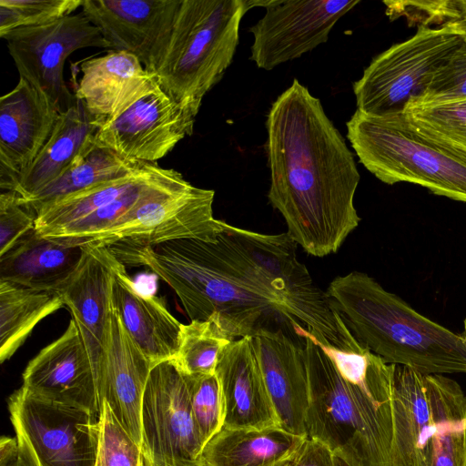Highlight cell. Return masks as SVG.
I'll return each instance as SVG.
<instances>
[{"label": "cell", "instance_id": "6da1fadb", "mask_svg": "<svg viewBox=\"0 0 466 466\" xmlns=\"http://www.w3.org/2000/svg\"><path fill=\"white\" fill-rule=\"evenodd\" d=\"M286 233L268 235L225 222L215 242L194 238L152 246L116 244L125 265L146 267L177 295L190 320H213L231 339L302 326L309 338L359 351L330 299L298 259Z\"/></svg>", "mask_w": 466, "mask_h": 466}, {"label": "cell", "instance_id": "7a4b0ae2", "mask_svg": "<svg viewBox=\"0 0 466 466\" xmlns=\"http://www.w3.org/2000/svg\"><path fill=\"white\" fill-rule=\"evenodd\" d=\"M266 128L268 198L287 234L311 256L336 253L360 221L354 206L360 176L344 137L296 78L272 103Z\"/></svg>", "mask_w": 466, "mask_h": 466}, {"label": "cell", "instance_id": "3957f363", "mask_svg": "<svg viewBox=\"0 0 466 466\" xmlns=\"http://www.w3.org/2000/svg\"><path fill=\"white\" fill-rule=\"evenodd\" d=\"M304 339L309 383L306 431L350 466H389L396 364L367 348L342 350Z\"/></svg>", "mask_w": 466, "mask_h": 466}, {"label": "cell", "instance_id": "277c9868", "mask_svg": "<svg viewBox=\"0 0 466 466\" xmlns=\"http://www.w3.org/2000/svg\"><path fill=\"white\" fill-rule=\"evenodd\" d=\"M326 293L356 339L385 362L426 375L466 373V338L420 314L368 274L339 276Z\"/></svg>", "mask_w": 466, "mask_h": 466}, {"label": "cell", "instance_id": "5b68a950", "mask_svg": "<svg viewBox=\"0 0 466 466\" xmlns=\"http://www.w3.org/2000/svg\"><path fill=\"white\" fill-rule=\"evenodd\" d=\"M254 0H182L154 73L159 86L197 117L206 94L232 63L239 25Z\"/></svg>", "mask_w": 466, "mask_h": 466}, {"label": "cell", "instance_id": "8992f818", "mask_svg": "<svg viewBox=\"0 0 466 466\" xmlns=\"http://www.w3.org/2000/svg\"><path fill=\"white\" fill-rule=\"evenodd\" d=\"M347 137L360 162L388 185L417 184L466 203V152L433 138L404 114L386 116L356 110Z\"/></svg>", "mask_w": 466, "mask_h": 466}, {"label": "cell", "instance_id": "52a82bcc", "mask_svg": "<svg viewBox=\"0 0 466 466\" xmlns=\"http://www.w3.org/2000/svg\"><path fill=\"white\" fill-rule=\"evenodd\" d=\"M465 37L466 29L458 22L419 25L413 36L374 57L353 83L357 110L375 116L404 114Z\"/></svg>", "mask_w": 466, "mask_h": 466}, {"label": "cell", "instance_id": "ba28073f", "mask_svg": "<svg viewBox=\"0 0 466 466\" xmlns=\"http://www.w3.org/2000/svg\"><path fill=\"white\" fill-rule=\"evenodd\" d=\"M16 441L32 466H96L100 419L24 386L8 399Z\"/></svg>", "mask_w": 466, "mask_h": 466}, {"label": "cell", "instance_id": "9c48e42d", "mask_svg": "<svg viewBox=\"0 0 466 466\" xmlns=\"http://www.w3.org/2000/svg\"><path fill=\"white\" fill-rule=\"evenodd\" d=\"M392 440L389 466H429L438 424L466 409L454 380L395 365L391 393Z\"/></svg>", "mask_w": 466, "mask_h": 466}, {"label": "cell", "instance_id": "30bf717a", "mask_svg": "<svg viewBox=\"0 0 466 466\" xmlns=\"http://www.w3.org/2000/svg\"><path fill=\"white\" fill-rule=\"evenodd\" d=\"M141 450L154 466H186L204 447L190 404L186 375L174 360L150 370L141 406Z\"/></svg>", "mask_w": 466, "mask_h": 466}, {"label": "cell", "instance_id": "8fae6325", "mask_svg": "<svg viewBox=\"0 0 466 466\" xmlns=\"http://www.w3.org/2000/svg\"><path fill=\"white\" fill-rule=\"evenodd\" d=\"M3 38L19 73L46 94L59 112L76 100L64 80V66L75 51L111 49L100 31L81 12L55 21L13 30Z\"/></svg>", "mask_w": 466, "mask_h": 466}, {"label": "cell", "instance_id": "7c38bea8", "mask_svg": "<svg viewBox=\"0 0 466 466\" xmlns=\"http://www.w3.org/2000/svg\"><path fill=\"white\" fill-rule=\"evenodd\" d=\"M359 0H264L265 15L250 27L254 36L250 59L271 70L327 42L339 19Z\"/></svg>", "mask_w": 466, "mask_h": 466}, {"label": "cell", "instance_id": "4fadbf2b", "mask_svg": "<svg viewBox=\"0 0 466 466\" xmlns=\"http://www.w3.org/2000/svg\"><path fill=\"white\" fill-rule=\"evenodd\" d=\"M214 198V190L187 180L160 191L127 215L111 246H152L184 238L215 242L225 221L213 216Z\"/></svg>", "mask_w": 466, "mask_h": 466}, {"label": "cell", "instance_id": "5bb4252c", "mask_svg": "<svg viewBox=\"0 0 466 466\" xmlns=\"http://www.w3.org/2000/svg\"><path fill=\"white\" fill-rule=\"evenodd\" d=\"M195 120L157 85L117 116L101 123L93 139L128 160L156 163L192 135Z\"/></svg>", "mask_w": 466, "mask_h": 466}, {"label": "cell", "instance_id": "9a60e30c", "mask_svg": "<svg viewBox=\"0 0 466 466\" xmlns=\"http://www.w3.org/2000/svg\"><path fill=\"white\" fill-rule=\"evenodd\" d=\"M182 0H84L82 13L111 51L136 56L154 74Z\"/></svg>", "mask_w": 466, "mask_h": 466}, {"label": "cell", "instance_id": "2e32d148", "mask_svg": "<svg viewBox=\"0 0 466 466\" xmlns=\"http://www.w3.org/2000/svg\"><path fill=\"white\" fill-rule=\"evenodd\" d=\"M23 386L51 401L84 409L101 418V382L75 320L27 364Z\"/></svg>", "mask_w": 466, "mask_h": 466}, {"label": "cell", "instance_id": "e0dca14e", "mask_svg": "<svg viewBox=\"0 0 466 466\" xmlns=\"http://www.w3.org/2000/svg\"><path fill=\"white\" fill-rule=\"evenodd\" d=\"M59 110L51 99L19 76L0 98V187L13 191L50 137Z\"/></svg>", "mask_w": 466, "mask_h": 466}, {"label": "cell", "instance_id": "ac0fdd59", "mask_svg": "<svg viewBox=\"0 0 466 466\" xmlns=\"http://www.w3.org/2000/svg\"><path fill=\"white\" fill-rule=\"evenodd\" d=\"M116 262L117 258L108 247H85L77 269L59 290L78 327L101 384Z\"/></svg>", "mask_w": 466, "mask_h": 466}, {"label": "cell", "instance_id": "d6986e66", "mask_svg": "<svg viewBox=\"0 0 466 466\" xmlns=\"http://www.w3.org/2000/svg\"><path fill=\"white\" fill-rule=\"evenodd\" d=\"M251 339L280 425L295 434L307 435L309 383L304 339L283 330Z\"/></svg>", "mask_w": 466, "mask_h": 466}, {"label": "cell", "instance_id": "ffe728a7", "mask_svg": "<svg viewBox=\"0 0 466 466\" xmlns=\"http://www.w3.org/2000/svg\"><path fill=\"white\" fill-rule=\"evenodd\" d=\"M215 374L224 402L223 428L263 429L280 425L250 337L234 339L224 349Z\"/></svg>", "mask_w": 466, "mask_h": 466}, {"label": "cell", "instance_id": "44dd1931", "mask_svg": "<svg viewBox=\"0 0 466 466\" xmlns=\"http://www.w3.org/2000/svg\"><path fill=\"white\" fill-rule=\"evenodd\" d=\"M152 368L112 307L102 368V398L140 446L142 400Z\"/></svg>", "mask_w": 466, "mask_h": 466}, {"label": "cell", "instance_id": "7402d4cb", "mask_svg": "<svg viewBox=\"0 0 466 466\" xmlns=\"http://www.w3.org/2000/svg\"><path fill=\"white\" fill-rule=\"evenodd\" d=\"M80 71L75 96L99 125L117 116L158 85L155 75L127 52L110 51L86 59L80 64Z\"/></svg>", "mask_w": 466, "mask_h": 466}, {"label": "cell", "instance_id": "603a6c76", "mask_svg": "<svg viewBox=\"0 0 466 466\" xmlns=\"http://www.w3.org/2000/svg\"><path fill=\"white\" fill-rule=\"evenodd\" d=\"M112 307L153 366L175 359L182 323L169 312L161 298L143 294L137 289L118 258L112 283Z\"/></svg>", "mask_w": 466, "mask_h": 466}, {"label": "cell", "instance_id": "cb8c5ba5", "mask_svg": "<svg viewBox=\"0 0 466 466\" xmlns=\"http://www.w3.org/2000/svg\"><path fill=\"white\" fill-rule=\"evenodd\" d=\"M84 251L85 247L53 242L33 228L0 256V280L59 291L77 269Z\"/></svg>", "mask_w": 466, "mask_h": 466}, {"label": "cell", "instance_id": "d4e9b609", "mask_svg": "<svg viewBox=\"0 0 466 466\" xmlns=\"http://www.w3.org/2000/svg\"><path fill=\"white\" fill-rule=\"evenodd\" d=\"M307 437L280 425L222 428L204 445L198 461L200 466H289Z\"/></svg>", "mask_w": 466, "mask_h": 466}, {"label": "cell", "instance_id": "484cf974", "mask_svg": "<svg viewBox=\"0 0 466 466\" xmlns=\"http://www.w3.org/2000/svg\"><path fill=\"white\" fill-rule=\"evenodd\" d=\"M98 127L99 122L76 99L73 106L59 113L50 137L12 192L27 199L55 181Z\"/></svg>", "mask_w": 466, "mask_h": 466}, {"label": "cell", "instance_id": "4316f807", "mask_svg": "<svg viewBox=\"0 0 466 466\" xmlns=\"http://www.w3.org/2000/svg\"><path fill=\"white\" fill-rule=\"evenodd\" d=\"M65 306L59 291L0 280V361L9 360L34 328Z\"/></svg>", "mask_w": 466, "mask_h": 466}, {"label": "cell", "instance_id": "83f0119b", "mask_svg": "<svg viewBox=\"0 0 466 466\" xmlns=\"http://www.w3.org/2000/svg\"><path fill=\"white\" fill-rule=\"evenodd\" d=\"M94 136L86 142L67 169L33 197L25 199L37 213L44 206L101 182L129 174L145 162L128 160L98 146Z\"/></svg>", "mask_w": 466, "mask_h": 466}, {"label": "cell", "instance_id": "f1b7e54d", "mask_svg": "<svg viewBox=\"0 0 466 466\" xmlns=\"http://www.w3.org/2000/svg\"><path fill=\"white\" fill-rule=\"evenodd\" d=\"M232 340L211 319L190 320L181 325L174 361L186 375H213L220 354Z\"/></svg>", "mask_w": 466, "mask_h": 466}, {"label": "cell", "instance_id": "f546056e", "mask_svg": "<svg viewBox=\"0 0 466 466\" xmlns=\"http://www.w3.org/2000/svg\"><path fill=\"white\" fill-rule=\"evenodd\" d=\"M404 115L428 136L466 152V99L412 103Z\"/></svg>", "mask_w": 466, "mask_h": 466}, {"label": "cell", "instance_id": "4dcf8cb0", "mask_svg": "<svg viewBox=\"0 0 466 466\" xmlns=\"http://www.w3.org/2000/svg\"><path fill=\"white\" fill-rule=\"evenodd\" d=\"M83 3L84 0H0V37L18 28L73 15Z\"/></svg>", "mask_w": 466, "mask_h": 466}, {"label": "cell", "instance_id": "1f68e13d", "mask_svg": "<svg viewBox=\"0 0 466 466\" xmlns=\"http://www.w3.org/2000/svg\"><path fill=\"white\" fill-rule=\"evenodd\" d=\"M186 378L193 417L205 445L224 425L220 386L216 374L186 375Z\"/></svg>", "mask_w": 466, "mask_h": 466}, {"label": "cell", "instance_id": "d6a6232c", "mask_svg": "<svg viewBox=\"0 0 466 466\" xmlns=\"http://www.w3.org/2000/svg\"><path fill=\"white\" fill-rule=\"evenodd\" d=\"M141 446L118 421L106 401L103 402L96 466H141Z\"/></svg>", "mask_w": 466, "mask_h": 466}, {"label": "cell", "instance_id": "836d02e7", "mask_svg": "<svg viewBox=\"0 0 466 466\" xmlns=\"http://www.w3.org/2000/svg\"><path fill=\"white\" fill-rule=\"evenodd\" d=\"M460 99H466V37L435 72L424 95L413 103Z\"/></svg>", "mask_w": 466, "mask_h": 466}, {"label": "cell", "instance_id": "e575fe53", "mask_svg": "<svg viewBox=\"0 0 466 466\" xmlns=\"http://www.w3.org/2000/svg\"><path fill=\"white\" fill-rule=\"evenodd\" d=\"M429 466H466V409L438 424Z\"/></svg>", "mask_w": 466, "mask_h": 466}, {"label": "cell", "instance_id": "d590c367", "mask_svg": "<svg viewBox=\"0 0 466 466\" xmlns=\"http://www.w3.org/2000/svg\"><path fill=\"white\" fill-rule=\"evenodd\" d=\"M36 212L19 195L3 191L0 195V256L35 228Z\"/></svg>", "mask_w": 466, "mask_h": 466}, {"label": "cell", "instance_id": "8d00e7d4", "mask_svg": "<svg viewBox=\"0 0 466 466\" xmlns=\"http://www.w3.org/2000/svg\"><path fill=\"white\" fill-rule=\"evenodd\" d=\"M289 466H337L336 455L325 442L307 437Z\"/></svg>", "mask_w": 466, "mask_h": 466}, {"label": "cell", "instance_id": "74e56055", "mask_svg": "<svg viewBox=\"0 0 466 466\" xmlns=\"http://www.w3.org/2000/svg\"><path fill=\"white\" fill-rule=\"evenodd\" d=\"M433 15L440 25L449 22H458L466 29V0H437L434 2Z\"/></svg>", "mask_w": 466, "mask_h": 466}, {"label": "cell", "instance_id": "f35d334b", "mask_svg": "<svg viewBox=\"0 0 466 466\" xmlns=\"http://www.w3.org/2000/svg\"><path fill=\"white\" fill-rule=\"evenodd\" d=\"M0 466H32L16 439L3 436L0 440Z\"/></svg>", "mask_w": 466, "mask_h": 466}, {"label": "cell", "instance_id": "ab89813d", "mask_svg": "<svg viewBox=\"0 0 466 466\" xmlns=\"http://www.w3.org/2000/svg\"><path fill=\"white\" fill-rule=\"evenodd\" d=\"M141 466H154L152 465L151 463H149L145 458L144 456L142 457V461H141ZM186 466H200V464L198 463V461L197 462H194V463H191V464H188V465H186Z\"/></svg>", "mask_w": 466, "mask_h": 466}, {"label": "cell", "instance_id": "60d3db41", "mask_svg": "<svg viewBox=\"0 0 466 466\" xmlns=\"http://www.w3.org/2000/svg\"><path fill=\"white\" fill-rule=\"evenodd\" d=\"M336 464L337 466H350L346 461L338 456H336Z\"/></svg>", "mask_w": 466, "mask_h": 466}, {"label": "cell", "instance_id": "b9f144b4", "mask_svg": "<svg viewBox=\"0 0 466 466\" xmlns=\"http://www.w3.org/2000/svg\"><path fill=\"white\" fill-rule=\"evenodd\" d=\"M461 334L466 338V319L463 321V330Z\"/></svg>", "mask_w": 466, "mask_h": 466}]
</instances>
